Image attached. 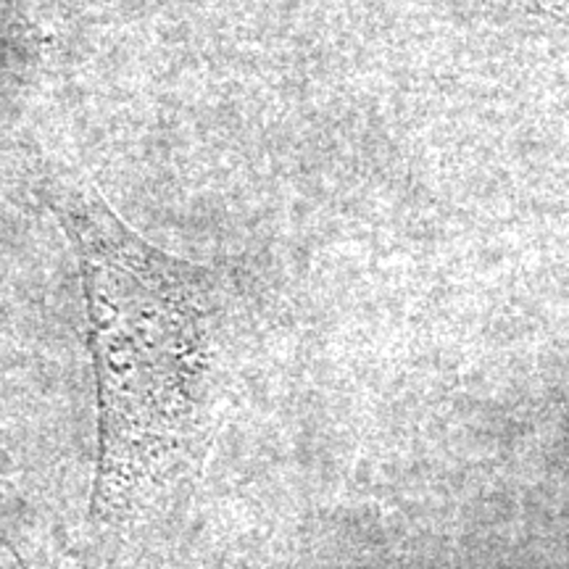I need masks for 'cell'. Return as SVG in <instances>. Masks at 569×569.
Returning <instances> with one entry per match:
<instances>
[{"label":"cell","instance_id":"cell-3","mask_svg":"<svg viewBox=\"0 0 569 569\" xmlns=\"http://www.w3.org/2000/svg\"><path fill=\"white\" fill-rule=\"evenodd\" d=\"M84 3H88V0H84Z\"/></svg>","mask_w":569,"mask_h":569},{"label":"cell","instance_id":"cell-1","mask_svg":"<svg viewBox=\"0 0 569 569\" xmlns=\"http://www.w3.org/2000/svg\"><path fill=\"white\" fill-rule=\"evenodd\" d=\"M40 196L80 261L98 382L92 515L124 532L201 469L213 390L211 277L159 251L88 184L48 174Z\"/></svg>","mask_w":569,"mask_h":569},{"label":"cell","instance_id":"cell-2","mask_svg":"<svg viewBox=\"0 0 569 569\" xmlns=\"http://www.w3.org/2000/svg\"><path fill=\"white\" fill-rule=\"evenodd\" d=\"M511 3L532 6V9L553 13L559 19H569V0H511Z\"/></svg>","mask_w":569,"mask_h":569}]
</instances>
